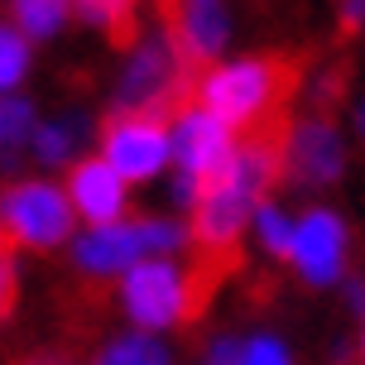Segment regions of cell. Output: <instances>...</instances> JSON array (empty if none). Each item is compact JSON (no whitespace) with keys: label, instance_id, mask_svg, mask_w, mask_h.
<instances>
[{"label":"cell","instance_id":"ac0fdd59","mask_svg":"<svg viewBox=\"0 0 365 365\" xmlns=\"http://www.w3.org/2000/svg\"><path fill=\"white\" fill-rule=\"evenodd\" d=\"M29 135H34V106L19 96H0V154L29 145Z\"/></svg>","mask_w":365,"mask_h":365},{"label":"cell","instance_id":"9c48e42d","mask_svg":"<svg viewBox=\"0 0 365 365\" xmlns=\"http://www.w3.org/2000/svg\"><path fill=\"white\" fill-rule=\"evenodd\" d=\"M140 259H154L149 255V240H145V217H125L115 226H87V236L73 240L77 289L106 293V284H115Z\"/></svg>","mask_w":365,"mask_h":365},{"label":"cell","instance_id":"4316f807","mask_svg":"<svg viewBox=\"0 0 365 365\" xmlns=\"http://www.w3.org/2000/svg\"><path fill=\"white\" fill-rule=\"evenodd\" d=\"M159 5H173V0H159Z\"/></svg>","mask_w":365,"mask_h":365},{"label":"cell","instance_id":"ffe728a7","mask_svg":"<svg viewBox=\"0 0 365 365\" xmlns=\"http://www.w3.org/2000/svg\"><path fill=\"white\" fill-rule=\"evenodd\" d=\"M236 365H293V356L274 331H259V336H245V341H240Z\"/></svg>","mask_w":365,"mask_h":365},{"label":"cell","instance_id":"52a82bcc","mask_svg":"<svg viewBox=\"0 0 365 365\" xmlns=\"http://www.w3.org/2000/svg\"><path fill=\"white\" fill-rule=\"evenodd\" d=\"M101 159L125 182H154L173 159V130L159 115L110 110L101 125Z\"/></svg>","mask_w":365,"mask_h":365},{"label":"cell","instance_id":"30bf717a","mask_svg":"<svg viewBox=\"0 0 365 365\" xmlns=\"http://www.w3.org/2000/svg\"><path fill=\"white\" fill-rule=\"evenodd\" d=\"M159 15H164V38L192 73L212 68L221 48L231 43V15L221 0H173V5H159Z\"/></svg>","mask_w":365,"mask_h":365},{"label":"cell","instance_id":"3957f363","mask_svg":"<svg viewBox=\"0 0 365 365\" xmlns=\"http://www.w3.org/2000/svg\"><path fill=\"white\" fill-rule=\"evenodd\" d=\"M197 96V73L173 53V43L164 34H149L130 48V63L115 77V110H135V115H159L173 120L178 110L192 106Z\"/></svg>","mask_w":365,"mask_h":365},{"label":"cell","instance_id":"6da1fadb","mask_svg":"<svg viewBox=\"0 0 365 365\" xmlns=\"http://www.w3.org/2000/svg\"><path fill=\"white\" fill-rule=\"evenodd\" d=\"M303 87V68L289 53H255L236 63H217L197 77V106H207L231 130H259L289 115V101Z\"/></svg>","mask_w":365,"mask_h":365},{"label":"cell","instance_id":"7402d4cb","mask_svg":"<svg viewBox=\"0 0 365 365\" xmlns=\"http://www.w3.org/2000/svg\"><path fill=\"white\" fill-rule=\"evenodd\" d=\"M341 289H346V308L356 312V317H365V279L346 274V279H341Z\"/></svg>","mask_w":365,"mask_h":365},{"label":"cell","instance_id":"484cf974","mask_svg":"<svg viewBox=\"0 0 365 365\" xmlns=\"http://www.w3.org/2000/svg\"><path fill=\"white\" fill-rule=\"evenodd\" d=\"M0 245H5V231H0Z\"/></svg>","mask_w":365,"mask_h":365},{"label":"cell","instance_id":"5b68a950","mask_svg":"<svg viewBox=\"0 0 365 365\" xmlns=\"http://www.w3.org/2000/svg\"><path fill=\"white\" fill-rule=\"evenodd\" d=\"M236 130L217 120L207 106H187L173 115V159H178V178H173V202L192 207V202L212 187V182L231 168L236 159Z\"/></svg>","mask_w":365,"mask_h":365},{"label":"cell","instance_id":"5bb4252c","mask_svg":"<svg viewBox=\"0 0 365 365\" xmlns=\"http://www.w3.org/2000/svg\"><path fill=\"white\" fill-rule=\"evenodd\" d=\"M77 145H82V115H58V120H43V125H34V135H29V149H34L38 164H68L77 154Z\"/></svg>","mask_w":365,"mask_h":365},{"label":"cell","instance_id":"8fae6325","mask_svg":"<svg viewBox=\"0 0 365 365\" xmlns=\"http://www.w3.org/2000/svg\"><path fill=\"white\" fill-rule=\"evenodd\" d=\"M68 202H73L77 221L87 226H115L130 217V182L96 154V159H77L68 168Z\"/></svg>","mask_w":365,"mask_h":365},{"label":"cell","instance_id":"9a60e30c","mask_svg":"<svg viewBox=\"0 0 365 365\" xmlns=\"http://www.w3.org/2000/svg\"><path fill=\"white\" fill-rule=\"evenodd\" d=\"M293 221L298 217H289L279 202H259L255 207V217H250V231H255V240H259V250L274 259V264H289L293 259Z\"/></svg>","mask_w":365,"mask_h":365},{"label":"cell","instance_id":"e0dca14e","mask_svg":"<svg viewBox=\"0 0 365 365\" xmlns=\"http://www.w3.org/2000/svg\"><path fill=\"white\" fill-rule=\"evenodd\" d=\"M24 73H29V38L15 24H0V96H10Z\"/></svg>","mask_w":365,"mask_h":365},{"label":"cell","instance_id":"277c9868","mask_svg":"<svg viewBox=\"0 0 365 365\" xmlns=\"http://www.w3.org/2000/svg\"><path fill=\"white\" fill-rule=\"evenodd\" d=\"M77 212L68 202V187L48 178H15L0 187V231L10 250L53 255L73 240Z\"/></svg>","mask_w":365,"mask_h":365},{"label":"cell","instance_id":"603a6c76","mask_svg":"<svg viewBox=\"0 0 365 365\" xmlns=\"http://www.w3.org/2000/svg\"><path fill=\"white\" fill-rule=\"evenodd\" d=\"M361 19H365V5H361V0H346V5H341V29L356 34V29H361Z\"/></svg>","mask_w":365,"mask_h":365},{"label":"cell","instance_id":"d6986e66","mask_svg":"<svg viewBox=\"0 0 365 365\" xmlns=\"http://www.w3.org/2000/svg\"><path fill=\"white\" fill-rule=\"evenodd\" d=\"M19 312V250L0 245V331Z\"/></svg>","mask_w":365,"mask_h":365},{"label":"cell","instance_id":"d4e9b609","mask_svg":"<svg viewBox=\"0 0 365 365\" xmlns=\"http://www.w3.org/2000/svg\"><path fill=\"white\" fill-rule=\"evenodd\" d=\"M356 125H361V135H365V101H361V110H356Z\"/></svg>","mask_w":365,"mask_h":365},{"label":"cell","instance_id":"4fadbf2b","mask_svg":"<svg viewBox=\"0 0 365 365\" xmlns=\"http://www.w3.org/2000/svg\"><path fill=\"white\" fill-rule=\"evenodd\" d=\"M87 365H173V351L149 331H120V336H106Z\"/></svg>","mask_w":365,"mask_h":365},{"label":"cell","instance_id":"ba28073f","mask_svg":"<svg viewBox=\"0 0 365 365\" xmlns=\"http://www.w3.org/2000/svg\"><path fill=\"white\" fill-rule=\"evenodd\" d=\"M289 264L308 289H336L351 274V221L331 207H308L293 221Z\"/></svg>","mask_w":365,"mask_h":365},{"label":"cell","instance_id":"7a4b0ae2","mask_svg":"<svg viewBox=\"0 0 365 365\" xmlns=\"http://www.w3.org/2000/svg\"><path fill=\"white\" fill-rule=\"evenodd\" d=\"M212 298H217V284L192 259L178 264V259L154 255V259H140L135 269H125L115 279L120 312L130 317L135 331H149V336L197 327L202 317L212 312Z\"/></svg>","mask_w":365,"mask_h":365},{"label":"cell","instance_id":"44dd1931","mask_svg":"<svg viewBox=\"0 0 365 365\" xmlns=\"http://www.w3.org/2000/svg\"><path fill=\"white\" fill-rule=\"evenodd\" d=\"M10 365H77V356L68 346H38V351H19Z\"/></svg>","mask_w":365,"mask_h":365},{"label":"cell","instance_id":"2e32d148","mask_svg":"<svg viewBox=\"0 0 365 365\" xmlns=\"http://www.w3.org/2000/svg\"><path fill=\"white\" fill-rule=\"evenodd\" d=\"M68 5L73 0H15V29L24 38H48L68 19Z\"/></svg>","mask_w":365,"mask_h":365},{"label":"cell","instance_id":"7c38bea8","mask_svg":"<svg viewBox=\"0 0 365 365\" xmlns=\"http://www.w3.org/2000/svg\"><path fill=\"white\" fill-rule=\"evenodd\" d=\"M77 15L87 19L91 29L115 43V48H135L140 43V0H73Z\"/></svg>","mask_w":365,"mask_h":365},{"label":"cell","instance_id":"8992f818","mask_svg":"<svg viewBox=\"0 0 365 365\" xmlns=\"http://www.w3.org/2000/svg\"><path fill=\"white\" fill-rule=\"evenodd\" d=\"M351 149L346 135L331 115H298L289 120V135H284V182L303 187V192H327L346 178Z\"/></svg>","mask_w":365,"mask_h":365},{"label":"cell","instance_id":"cb8c5ba5","mask_svg":"<svg viewBox=\"0 0 365 365\" xmlns=\"http://www.w3.org/2000/svg\"><path fill=\"white\" fill-rule=\"evenodd\" d=\"M356 365H365V331H361V341H356Z\"/></svg>","mask_w":365,"mask_h":365}]
</instances>
